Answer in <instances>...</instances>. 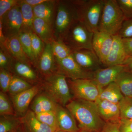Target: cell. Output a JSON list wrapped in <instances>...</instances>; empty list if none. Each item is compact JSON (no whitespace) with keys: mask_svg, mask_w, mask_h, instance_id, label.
<instances>
[{"mask_svg":"<svg viewBox=\"0 0 132 132\" xmlns=\"http://www.w3.org/2000/svg\"><path fill=\"white\" fill-rule=\"evenodd\" d=\"M65 107L78 122L80 131L101 132L105 125L95 102L75 98L69 102Z\"/></svg>","mask_w":132,"mask_h":132,"instance_id":"6da1fadb","label":"cell"},{"mask_svg":"<svg viewBox=\"0 0 132 132\" xmlns=\"http://www.w3.org/2000/svg\"><path fill=\"white\" fill-rule=\"evenodd\" d=\"M79 21L73 0L57 1L53 26L55 40L62 41L72 26Z\"/></svg>","mask_w":132,"mask_h":132,"instance_id":"7a4b0ae2","label":"cell"},{"mask_svg":"<svg viewBox=\"0 0 132 132\" xmlns=\"http://www.w3.org/2000/svg\"><path fill=\"white\" fill-rule=\"evenodd\" d=\"M67 78L57 72L40 77L39 83L42 89L57 104L65 107L73 100V96Z\"/></svg>","mask_w":132,"mask_h":132,"instance_id":"3957f363","label":"cell"},{"mask_svg":"<svg viewBox=\"0 0 132 132\" xmlns=\"http://www.w3.org/2000/svg\"><path fill=\"white\" fill-rule=\"evenodd\" d=\"M79 21L94 33L98 31L100 19L105 0H73Z\"/></svg>","mask_w":132,"mask_h":132,"instance_id":"277c9868","label":"cell"},{"mask_svg":"<svg viewBox=\"0 0 132 132\" xmlns=\"http://www.w3.org/2000/svg\"><path fill=\"white\" fill-rule=\"evenodd\" d=\"M125 17L117 0H105L98 30L112 36L118 35Z\"/></svg>","mask_w":132,"mask_h":132,"instance_id":"5b68a950","label":"cell"},{"mask_svg":"<svg viewBox=\"0 0 132 132\" xmlns=\"http://www.w3.org/2000/svg\"><path fill=\"white\" fill-rule=\"evenodd\" d=\"M94 34L79 21L69 30L62 41L72 52L84 49L93 50L92 41Z\"/></svg>","mask_w":132,"mask_h":132,"instance_id":"8992f818","label":"cell"},{"mask_svg":"<svg viewBox=\"0 0 132 132\" xmlns=\"http://www.w3.org/2000/svg\"><path fill=\"white\" fill-rule=\"evenodd\" d=\"M67 81L71 93L75 99L95 102L99 98L102 89L92 80L68 79Z\"/></svg>","mask_w":132,"mask_h":132,"instance_id":"52a82bcc","label":"cell"},{"mask_svg":"<svg viewBox=\"0 0 132 132\" xmlns=\"http://www.w3.org/2000/svg\"><path fill=\"white\" fill-rule=\"evenodd\" d=\"M57 71L71 79L92 80L94 72L86 71L77 63L72 55L61 60H56Z\"/></svg>","mask_w":132,"mask_h":132,"instance_id":"ba28073f","label":"cell"},{"mask_svg":"<svg viewBox=\"0 0 132 132\" xmlns=\"http://www.w3.org/2000/svg\"><path fill=\"white\" fill-rule=\"evenodd\" d=\"M22 24L23 20L20 3L0 20V26L6 38L19 35L21 31Z\"/></svg>","mask_w":132,"mask_h":132,"instance_id":"9c48e42d","label":"cell"},{"mask_svg":"<svg viewBox=\"0 0 132 132\" xmlns=\"http://www.w3.org/2000/svg\"><path fill=\"white\" fill-rule=\"evenodd\" d=\"M41 90L40 84L38 83L28 90L11 97L13 105L17 116L22 117L25 115L33 100Z\"/></svg>","mask_w":132,"mask_h":132,"instance_id":"30bf717a","label":"cell"},{"mask_svg":"<svg viewBox=\"0 0 132 132\" xmlns=\"http://www.w3.org/2000/svg\"><path fill=\"white\" fill-rule=\"evenodd\" d=\"M113 40V36L108 33L98 31L94 34L92 47L102 65L109 54Z\"/></svg>","mask_w":132,"mask_h":132,"instance_id":"8fae6325","label":"cell"},{"mask_svg":"<svg viewBox=\"0 0 132 132\" xmlns=\"http://www.w3.org/2000/svg\"><path fill=\"white\" fill-rule=\"evenodd\" d=\"M126 69L123 65H119L100 68L95 71L92 80L100 88L102 89L115 82L118 76Z\"/></svg>","mask_w":132,"mask_h":132,"instance_id":"7c38bea8","label":"cell"},{"mask_svg":"<svg viewBox=\"0 0 132 132\" xmlns=\"http://www.w3.org/2000/svg\"><path fill=\"white\" fill-rule=\"evenodd\" d=\"M71 55L81 67L89 72L97 71L102 65L93 50L84 49L74 51Z\"/></svg>","mask_w":132,"mask_h":132,"instance_id":"4fadbf2b","label":"cell"},{"mask_svg":"<svg viewBox=\"0 0 132 132\" xmlns=\"http://www.w3.org/2000/svg\"><path fill=\"white\" fill-rule=\"evenodd\" d=\"M95 102L99 114L106 123H120L121 119L118 104L99 98Z\"/></svg>","mask_w":132,"mask_h":132,"instance_id":"5bb4252c","label":"cell"},{"mask_svg":"<svg viewBox=\"0 0 132 132\" xmlns=\"http://www.w3.org/2000/svg\"><path fill=\"white\" fill-rule=\"evenodd\" d=\"M36 69L40 77L49 75L57 71L56 60L50 43L45 44Z\"/></svg>","mask_w":132,"mask_h":132,"instance_id":"9a60e30c","label":"cell"},{"mask_svg":"<svg viewBox=\"0 0 132 132\" xmlns=\"http://www.w3.org/2000/svg\"><path fill=\"white\" fill-rule=\"evenodd\" d=\"M113 40L111 51L103 65L106 67L123 65L127 58L122 39L118 35L113 36Z\"/></svg>","mask_w":132,"mask_h":132,"instance_id":"2e32d148","label":"cell"},{"mask_svg":"<svg viewBox=\"0 0 132 132\" xmlns=\"http://www.w3.org/2000/svg\"><path fill=\"white\" fill-rule=\"evenodd\" d=\"M58 130L70 132H80L76 120L65 107L59 104L55 111Z\"/></svg>","mask_w":132,"mask_h":132,"instance_id":"e0dca14e","label":"cell"},{"mask_svg":"<svg viewBox=\"0 0 132 132\" xmlns=\"http://www.w3.org/2000/svg\"><path fill=\"white\" fill-rule=\"evenodd\" d=\"M28 64L17 61L14 59L11 68V72L30 82L32 85L38 84L40 80V76Z\"/></svg>","mask_w":132,"mask_h":132,"instance_id":"ac0fdd59","label":"cell"},{"mask_svg":"<svg viewBox=\"0 0 132 132\" xmlns=\"http://www.w3.org/2000/svg\"><path fill=\"white\" fill-rule=\"evenodd\" d=\"M0 44L7 49L15 60L33 67L23 50L19 35L6 38L3 42L1 43Z\"/></svg>","mask_w":132,"mask_h":132,"instance_id":"d6986e66","label":"cell"},{"mask_svg":"<svg viewBox=\"0 0 132 132\" xmlns=\"http://www.w3.org/2000/svg\"><path fill=\"white\" fill-rule=\"evenodd\" d=\"M59 104L45 92H40L31 102V110L35 114L49 111L55 112Z\"/></svg>","mask_w":132,"mask_h":132,"instance_id":"ffe728a7","label":"cell"},{"mask_svg":"<svg viewBox=\"0 0 132 132\" xmlns=\"http://www.w3.org/2000/svg\"><path fill=\"white\" fill-rule=\"evenodd\" d=\"M22 122L28 132H55L56 130L38 120L35 113L28 110L21 117Z\"/></svg>","mask_w":132,"mask_h":132,"instance_id":"44dd1931","label":"cell"},{"mask_svg":"<svg viewBox=\"0 0 132 132\" xmlns=\"http://www.w3.org/2000/svg\"><path fill=\"white\" fill-rule=\"evenodd\" d=\"M57 1L54 0H47L33 7L35 17L43 19L53 26Z\"/></svg>","mask_w":132,"mask_h":132,"instance_id":"7402d4cb","label":"cell"},{"mask_svg":"<svg viewBox=\"0 0 132 132\" xmlns=\"http://www.w3.org/2000/svg\"><path fill=\"white\" fill-rule=\"evenodd\" d=\"M34 31L45 44L55 40L53 26L43 19L35 17Z\"/></svg>","mask_w":132,"mask_h":132,"instance_id":"603a6c76","label":"cell"},{"mask_svg":"<svg viewBox=\"0 0 132 132\" xmlns=\"http://www.w3.org/2000/svg\"><path fill=\"white\" fill-rule=\"evenodd\" d=\"M20 5L23 20L21 32H34L33 24L35 15L33 7L24 2L23 0L20 1Z\"/></svg>","mask_w":132,"mask_h":132,"instance_id":"cb8c5ba5","label":"cell"},{"mask_svg":"<svg viewBox=\"0 0 132 132\" xmlns=\"http://www.w3.org/2000/svg\"><path fill=\"white\" fill-rule=\"evenodd\" d=\"M124 97L118 85L114 82L101 89L99 99L118 104Z\"/></svg>","mask_w":132,"mask_h":132,"instance_id":"d4e9b609","label":"cell"},{"mask_svg":"<svg viewBox=\"0 0 132 132\" xmlns=\"http://www.w3.org/2000/svg\"><path fill=\"white\" fill-rule=\"evenodd\" d=\"M115 82L125 97H132V73L125 69L117 77Z\"/></svg>","mask_w":132,"mask_h":132,"instance_id":"484cf974","label":"cell"},{"mask_svg":"<svg viewBox=\"0 0 132 132\" xmlns=\"http://www.w3.org/2000/svg\"><path fill=\"white\" fill-rule=\"evenodd\" d=\"M21 123V117L18 116H1L0 132H10L16 130Z\"/></svg>","mask_w":132,"mask_h":132,"instance_id":"4316f807","label":"cell"},{"mask_svg":"<svg viewBox=\"0 0 132 132\" xmlns=\"http://www.w3.org/2000/svg\"><path fill=\"white\" fill-rule=\"evenodd\" d=\"M34 85L24 79L13 75L8 92L10 97H12L28 90Z\"/></svg>","mask_w":132,"mask_h":132,"instance_id":"83f0119b","label":"cell"},{"mask_svg":"<svg viewBox=\"0 0 132 132\" xmlns=\"http://www.w3.org/2000/svg\"><path fill=\"white\" fill-rule=\"evenodd\" d=\"M55 60H61L72 54V51L62 41L54 40L51 43Z\"/></svg>","mask_w":132,"mask_h":132,"instance_id":"f1b7e54d","label":"cell"},{"mask_svg":"<svg viewBox=\"0 0 132 132\" xmlns=\"http://www.w3.org/2000/svg\"><path fill=\"white\" fill-rule=\"evenodd\" d=\"M31 35L34 68L36 69L39 59L45 48V44L34 32L31 33Z\"/></svg>","mask_w":132,"mask_h":132,"instance_id":"f546056e","label":"cell"},{"mask_svg":"<svg viewBox=\"0 0 132 132\" xmlns=\"http://www.w3.org/2000/svg\"><path fill=\"white\" fill-rule=\"evenodd\" d=\"M19 37L25 54L34 68V59L32 50L31 33L21 32L19 35Z\"/></svg>","mask_w":132,"mask_h":132,"instance_id":"4dcf8cb0","label":"cell"},{"mask_svg":"<svg viewBox=\"0 0 132 132\" xmlns=\"http://www.w3.org/2000/svg\"><path fill=\"white\" fill-rule=\"evenodd\" d=\"M118 105L121 119H132V97L124 96Z\"/></svg>","mask_w":132,"mask_h":132,"instance_id":"1f68e13d","label":"cell"},{"mask_svg":"<svg viewBox=\"0 0 132 132\" xmlns=\"http://www.w3.org/2000/svg\"><path fill=\"white\" fill-rule=\"evenodd\" d=\"M38 120L58 130L57 117L54 111H49L35 114Z\"/></svg>","mask_w":132,"mask_h":132,"instance_id":"d6a6232c","label":"cell"},{"mask_svg":"<svg viewBox=\"0 0 132 132\" xmlns=\"http://www.w3.org/2000/svg\"><path fill=\"white\" fill-rule=\"evenodd\" d=\"M0 114L17 115L7 95L1 91L0 92Z\"/></svg>","mask_w":132,"mask_h":132,"instance_id":"836d02e7","label":"cell"},{"mask_svg":"<svg viewBox=\"0 0 132 132\" xmlns=\"http://www.w3.org/2000/svg\"><path fill=\"white\" fill-rule=\"evenodd\" d=\"M0 69H5L11 72L14 59L2 44H0Z\"/></svg>","mask_w":132,"mask_h":132,"instance_id":"e575fe53","label":"cell"},{"mask_svg":"<svg viewBox=\"0 0 132 132\" xmlns=\"http://www.w3.org/2000/svg\"><path fill=\"white\" fill-rule=\"evenodd\" d=\"M13 75L9 71L0 69V87L1 92L5 93L8 92Z\"/></svg>","mask_w":132,"mask_h":132,"instance_id":"d590c367","label":"cell"},{"mask_svg":"<svg viewBox=\"0 0 132 132\" xmlns=\"http://www.w3.org/2000/svg\"><path fill=\"white\" fill-rule=\"evenodd\" d=\"M18 0H0V20L13 8L18 5Z\"/></svg>","mask_w":132,"mask_h":132,"instance_id":"8d00e7d4","label":"cell"},{"mask_svg":"<svg viewBox=\"0 0 132 132\" xmlns=\"http://www.w3.org/2000/svg\"><path fill=\"white\" fill-rule=\"evenodd\" d=\"M125 20L132 19V0H117Z\"/></svg>","mask_w":132,"mask_h":132,"instance_id":"74e56055","label":"cell"},{"mask_svg":"<svg viewBox=\"0 0 132 132\" xmlns=\"http://www.w3.org/2000/svg\"><path fill=\"white\" fill-rule=\"evenodd\" d=\"M118 35L122 39L132 38V19L124 21Z\"/></svg>","mask_w":132,"mask_h":132,"instance_id":"f35d334b","label":"cell"},{"mask_svg":"<svg viewBox=\"0 0 132 132\" xmlns=\"http://www.w3.org/2000/svg\"><path fill=\"white\" fill-rule=\"evenodd\" d=\"M120 132H132V120L121 119L119 124Z\"/></svg>","mask_w":132,"mask_h":132,"instance_id":"ab89813d","label":"cell"},{"mask_svg":"<svg viewBox=\"0 0 132 132\" xmlns=\"http://www.w3.org/2000/svg\"><path fill=\"white\" fill-rule=\"evenodd\" d=\"M101 132H120L119 124L106 122Z\"/></svg>","mask_w":132,"mask_h":132,"instance_id":"60d3db41","label":"cell"},{"mask_svg":"<svg viewBox=\"0 0 132 132\" xmlns=\"http://www.w3.org/2000/svg\"><path fill=\"white\" fill-rule=\"evenodd\" d=\"M124 47L127 57L132 56V38L122 39Z\"/></svg>","mask_w":132,"mask_h":132,"instance_id":"b9f144b4","label":"cell"},{"mask_svg":"<svg viewBox=\"0 0 132 132\" xmlns=\"http://www.w3.org/2000/svg\"><path fill=\"white\" fill-rule=\"evenodd\" d=\"M24 2L34 7L37 5L42 4L47 0H23Z\"/></svg>","mask_w":132,"mask_h":132,"instance_id":"7bdbcfd3","label":"cell"},{"mask_svg":"<svg viewBox=\"0 0 132 132\" xmlns=\"http://www.w3.org/2000/svg\"><path fill=\"white\" fill-rule=\"evenodd\" d=\"M123 65L127 70L132 73V56L128 57Z\"/></svg>","mask_w":132,"mask_h":132,"instance_id":"ee69618b","label":"cell"},{"mask_svg":"<svg viewBox=\"0 0 132 132\" xmlns=\"http://www.w3.org/2000/svg\"><path fill=\"white\" fill-rule=\"evenodd\" d=\"M17 132H28L22 122L17 129Z\"/></svg>","mask_w":132,"mask_h":132,"instance_id":"f6af8a7d","label":"cell"},{"mask_svg":"<svg viewBox=\"0 0 132 132\" xmlns=\"http://www.w3.org/2000/svg\"><path fill=\"white\" fill-rule=\"evenodd\" d=\"M55 132H70L68 131H61V130H57V131H56Z\"/></svg>","mask_w":132,"mask_h":132,"instance_id":"bcb514c9","label":"cell"},{"mask_svg":"<svg viewBox=\"0 0 132 132\" xmlns=\"http://www.w3.org/2000/svg\"><path fill=\"white\" fill-rule=\"evenodd\" d=\"M80 132H93V131H80Z\"/></svg>","mask_w":132,"mask_h":132,"instance_id":"7dc6e473","label":"cell"},{"mask_svg":"<svg viewBox=\"0 0 132 132\" xmlns=\"http://www.w3.org/2000/svg\"><path fill=\"white\" fill-rule=\"evenodd\" d=\"M17 129H16V130H14V131H12L10 132H17Z\"/></svg>","mask_w":132,"mask_h":132,"instance_id":"c3c4849f","label":"cell"},{"mask_svg":"<svg viewBox=\"0 0 132 132\" xmlns=\"http://www.w3.org/2000/svg\"><path fill=\"white\" fill-rule=\"evenodd\" d=\"M131 120H132V119H131Z\"/></svg>","mask_w":132,"mask_h":132,"instance_id":"681fc988","label":"cell"}]
</instances>
